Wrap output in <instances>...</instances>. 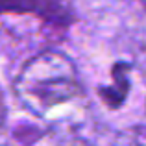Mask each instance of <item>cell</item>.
<instances>
[{
    "instance_id": "6da1fadb",
    "label": "cell",
    "mask_w": 146,
    "mask_h": 146,
    "mask_svg": "<svg viewBox=\"0 0 146 146\" xmlns=\"http://www.w3.org/2000/svg\"><path fill=\"white\" fill-rule=\"evenodd\" d=\"M48 54L46 59V74L41 76L39 70L28 63L26 72L22 74L24 82V93L28 98H33V102H39L41 106L50 107L57 102H63L65 98H72L78 91V82L72 67L68 65L67 68H61V65L67 59L63 57H50Z\"/></svg>"
}]
</instances>
